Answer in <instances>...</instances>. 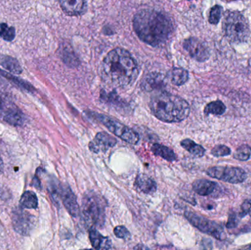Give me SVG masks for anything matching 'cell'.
<instances>
[{
    "label": "cell",
    "instance_id": "cell-31",
    "mask_svg": "<svg viewBox=\"0 0 251 250\" xmlns=\"http://www.w3.org/2000/svg\"><path fill=\"white\" fill-rule=\"evenodd\" d=\"M239 220L237 218V216L236 214H231L228 218V223L226 224V227L228 228H234L236 227L238 225Z\"/></svg>",
    "mask_w": 251,
    "mask_h": 250
},
{
    "label": "cell",
    "instance_id": "cell-18",
    "mask_svg": "<svg viewBox=\"0 0 251 250\" xmlns=\"http://www.w3.org/2000/svg\"><path fill=\"white\" fill-rule=\"evenodd\" d=\"M4 120L13 126H22L26 121L24 113L17 108H9L4 113Z\"/></svg>",
    "mask_w": 251,
    "mask_h": 250
},
{
    "label": "cell",
    "instance_id": "cell-8",
    "mask_svg": "<svg viewBox=\"0 0 251 250\" xmlns=\"http://www.w3.org/2000/svg\"><path fill=\"white\" fill-rule=\"evenodd\" d=\"M206 174L209 177L233 184L243 183L247 178L246 171L243 169L231 166L210 167L206 170Z\"/></svg>",
    "mask_w": 251,
    "mask_h": 250
},
{
    "label": "cell",
    "instance_id": "cell-9",
    "mask_svg": "<svg viewBox=\"0 0 251 250\" xmlns=\"http://www.w3.org/2000/svg\"><path fill=\"white\" fill-rule=\"evenodd\" d=\"M11 220L15 231L22 236H29L35 227V217L21 207L13 210Z\"/></svg>",
    "mask_w": 251,
    "mask_h": 250
},
{
    "label": "cell",
    "instance_id": "cell-25",
    "mask_svg": "<svg viewBox=\"0 0 251 250\" xmlns=\"http://www.w3.org/2000/svg\"><path fill=\"white\" fill-rule=\"evenodd\" d=\"M226 110V107L225 104L220 100H217V101H212L206 106L204 113L206 115H209V114L221 115L225 113Z\"/></svg>",
    "mask_w": 251,
    "mask_h": 250
},
{
    "label": "cell",
    "instance_id": "cell-34",
    "mask_svg": "<svg viewBox=\"0 0 251 250\" xmlns=\"http://www.w3.org/2000/svg\"><path fill=\"white\" fill-rule=\"evenodd\" d=\"M4 107V101H3L2 98L0 97V110Z\"/></svg>",
    "mask_w": 251,
    "mask_h": 250
},
{
    "label": "cell",
    "instance_id": "cell-32",
    "mask_svg": "<svg viewBox=\"0 0 251 250\" xmlns=\"http://www.w3.org/2000/svg\"><path fill=\"white\" fill-rule=\"evenodd\" d=\"M242 210L245 214H249L251 217V200H246L242 204Z\"/></svg>",
    "mask_w": 251,
    "mask_h": 250
},
{
    "label": "cell",
    "instance_id": "cell-13",
    "mask_svg": "<svg viewBox=\"0 0 251 250\" xmlns=\"http://www.w3.org/2000/svg\"><path fill=\"white\" fill-rule=\"evenodd\" d=\"M165 85V77L159 73H149L141 82L142 89L147 92L162 89Z\"/></svg>",
    "mask_w": 251,
    "mask_h": 250
},
{
    "label": "cell",
    "instance_id": "cell-14",
    "mask_svg": "<svg viewBox=\"0 0 251 250\" xmlns=\"http://www.w3.org/2000/svg\"><path fill=\"white\" fill-rule=\"evenodd\" d=\"M60 7L68 16H78L86 9L85 0H60Z\"/></svg>",
    "mask_w": 251,
    "mask_h": 250
},
{
    "label": "cell",
    "instance_id": "cell-7",
    "mask_svg": "<svg viewBox=\"0 0 251 250\" xmlns=\"http://www.w3.org/2000/svg\"><path fill=\"white\" fill-rule=\"evenodd\" d=\"M184 217L190 222V224L193 225L202 233L209 235L218 240L223 241L226 238L224 227L216 222L212 221L191 211H186L184 213Z\"/></svg>",
    "mask_w": 251,
    "mask_h": 250
},
{
    "label": "cell",
    "instance_id": "cell-24",
    "mask_svg": "<svg viewBox=\"0 0 251 250\" xmlns=\"http://www.w3.org/2000/svg\"><path fill=\"white\" fill-rule=\"evenodd\" d=\"M181 145L183 148L187 150L189 153L193 154L195 157H202L204 156L205 151L204 148L201 145L196 143L194 141L191 140L190 139H186L181 141Z\"/></svg>",
    "mask_w": 251,
    "mask_h": 250
},
{
    "label": "cell",
    "instance_id": "cell-21",
    "mask_svg": "<svg viewBox=\"0 0 251 250\" xmlns=\"http://www.w3.org/2000/svg\"><path fill=\"white\" fill-rule=\"evenodd\" d=\"M168 76L171 82L177 86L184 85L189 79V73L187 70L181 68H174L171 69Z\"/></svg>",
    "mask_w": 251,
    "mask_h": 250
},
{
    "label": "cell",
    "instance_id": "cell-20",
    "mask_svg": "<svg viewBox=\"0 0 251 250\" xmlns=\"http://www.w3.org/2000/svg\"><path fill=\"white\" fill-rule=\"evenodd\" d=\"M0 76H2L4 79H7L9 82H11L13 85H16L21 89L25 90V91L31 92V93L35 91V88L29 82H26V81L20 79V78L16 77V76H13V75L10 74V73H7V71H4L1 69H0Z\"/></svg>",
    "mask_w": 251,
    "mask_h": 250
},
{
    "label": "cell",
    "instance_id": "cell-1",
    "mask_svg": "<svg viewBox=\"0 0 251 250\" xmlns=\"http://www.w3.org/2000/svg\"><path fill=\"white\" fill-rule=\"evenodd\" d=\"M138 73L135 60L123 48L112 50L101 63L103 80L115 88H126L132 85Z\"/></svg>",
    "mask_w": 251,
    "mask_h": 250
},
{
    "label": "cell",
    "instance_id": "cell-2",
    "mask_svg": "<svg viewBox=\"0 0 251 250\" xmlns=\"http://www.w3.org/2000/svg\"><path fill=\"white\" fill-rule=\"evenodd\" d=\"M133 26L137 36L152 46L165 43L173 32L172 22L166 15L149 9L134 16Z\"/></svg>",
    "mask_w": 251,
    "mask_h": 250
},
{
    "label": "cell",
    "instance_id": "cell-5",
    "mask_svg": "<svg viewBox=\"0 0 251 250\" xmlns=\"http://www.w3.org/2000/svg\"><path fill=\"white\" fill-rule=\"evenodd\" d=\"M82 213L85 221L91 227H101L105 221V204L97 194L85 195L82 200Z\"/></svg>",
    "mask_w": 251,
    "mask_h": 250
},
{
    "label": "cell",
    "instance_id": "cell-16",
    "mask_svg": "<svg viewBox=\"0 0 251 250\" xmlns=\"http://www.w3.org/2000/svg\"><path fill=\"white\" fill-rule=\"evenodd\" d=\"M218 186L215 182L206 179H201L193 182V189L201 196H209L215 192Z\"/></svg>",
    "mask_w": 251,
    "mask_h": 250
},
{
    "label": "cell",
    "instance_id": "cell-33",
    "mask_svg": "<svg viewBox=\"0 0 251 250\" xmlns=\"http://www.w3.org/2000/svg\"><path fill=\"white\" fill-rule=\"evenodd\" d=\"M32 185H33V186H35V187L37 188L38 189H41V182H40L39 179L37 177L34 178L33 180H32Z\"/></svg>",
    "mask_w": 251,
    "mask_h": 250
},
{
    "label": "cell",
    "instance_id": "cell-3",
    "mask_svg": "<svg viewBox=\"0 0 251 250\" xmlns=\"http://www.w3.org/2000/svg\"><path fill=\"white\" fill-rule=\"evenodd\" d=\"M152 114L161 121L177 123L185 120L190 113L188 103L181 97L163 92L151 100Z\"/></svg>",
    "mask_w": 251,
    "mask_h": 250
},
{
    "label": "cell",
    "instance_id": "cell-29",
    "mask_svg": "<svg viewBox=\"0 0 251 250\" xmlns=\"http://www.w3.org/2000/svg\"><path fill=\"white\" fill-rule=\"evenodd\" d=\"M211 154L215 157H224L229 156L231 151L226 145H218L212 148Z\"/></svg>",
    "mask_w": 251,
    "mask_h": 250
},
{
    "label": "cell",
    "instance_id": "cell-17",
    "mask_svg": "<svg viewBox=\"0 0 251 250\" xmlns=\"http://www.w3.org/2000/svg\"><path fill=\"white\" fill-rule=\"evenodd\" d=\"M134 185L139 191L148 195L154 193L156 191V182L145 174H140L137 176Z\"/></svg>",
    "mask_w": 251,
    "mask_h": 250
},
{
    "label": "cell",
    "instance_id": "cell-26",
    "mask_svg": "<svg viewBox=\"0 0 251 250\" xmlns=\"http://www.w3.org/2000/svg\"><path fill=\"white\" fill-rule=\"evenodd\" d=\"M234 158L239 161H246L251 158V147L243 145L237 148L234 154Z\"/></svg>",
    "mask_w": 251,
    "mask_h": 250
},
{
    "label": "cell",
    "instance_id": "cell-22",
    "mask_svg": "<svg viewBox=\"0 0 251 250\" xmlns=\"http://www.w3.org/2000/svg\"><path fill=\"white\" fill-rule=\"evenodd\" d=\"M19 206L24 209H36L38 206L36 194L32 191L25 192L19 201Z\"/></svg>",
    "mask_w": 251,
    "mask_h": 250
},
{
    "label": "cell",
    "instance_id": "cell-28",
    "mask_svg": "<svg viewBox=\"0 0 251 250\" xmlns=\"http://www.w3.org/2000/svg\"><path fill=\"white\" fill-rule=\"evenodd\" d=\"M223 7L220 5H215L211 9L209 13V22L212 24H218L221 20Z\"/></svg>",
    "mask_w": 251,
    "mask_h": 250
},
{
    "label": "cell",
    "instance_id": "cell-19",
    "mask_svg": "<svg viewBox=\"0 0 251 250\" xmlns=\"http://www.w3.org/2000/svg\"><path fill=\"white\" fill-rule=\"evenodd\" d=\"M0 65L6 70L14 74H21L23 71L19 61L10 56L0 54Z\"/></svg>",
    "mask_w": 251,
    "mask_h": 250
},
{
    "label": "cell",
    "instance_id": "cell-12",
    "mask_svg": "<svg viewBox=\"0 0 251 250\" xmlns=\"http://www.w3.org/2000/svg\"><path fill=\"white\" fill-rule=\"evenodd\" d=\"M60 198L63 201L65 208L73 217H76L79 214V207L76 196L69 186H61Z\"/></svg>",
    "mask_w": 251,
    "mask_h": 250
},
{
    "label": "cell",
    "instance_id": "cell-27",
    "mask_svg": "<svg viewBox=\"0 0 251 250\" xmlns=\"http://www.w3.org/2000/svg\"><path fill=\"white\" fill-rule=\"evenodd\" d=\"M0 36L4 40V41H10L14 40L16 37V30L13 26H9L7 23H0Z\"/></svg>",
    "mask_w": 251,
    "mask_h": 250
},
{
    "label": "cell",
    "instance_id": "cell-10",
    "mask_svg": "<svg viewBox=\"0 0 251 250\" xmlns=\"http://www.w3.org/2000/svg\"><path fill=\"white\" fill-rule=\"evenodd\" d=\"M184 48L197 61L204 62L210 57V52L206 44L197 38H190L185 40Z\"/></svg>",
    "mask_w": 251,
    "mask_h": 250
},
{
    "label": "cell",
    "instance_id": "cell-11",
    "mask_svg": "<svg viewBox=\"0 0 251 250\" xmlns=\"http://www.w3.org/2000/svg\"><path fill=\"white\" fill-rule=\"evenodd\" d=\"M117 143L116 138L105 132H100L97 134L94 141L90 142L89 148L94 153L100 151H107L110 148H113Z\"/></svg>",
    "mask_w": 251,
    "mask_h": 250
},
{
    "label": "cell",
    "instance_id": "cell-6",
    "mask_svg": "<svg viewBox=\"0 0 251 250\" xmlns=\"http://www.w3.org/2000/svg\"><path fill=\"white\" fill-rule=\"evenodd\" d=\"M92 116L106 126L110 132L128 143L136 145L140 140V136L137 132L118 120L99 113H92Z\"/></svg>",
    "mask_w": 251,
    "mask_h": 250
},
{
    "label": "cell",
    "instance_id": "cell-23",
    "mask_svg": "<svg viewBox=\"0 0 251 250\" xmlns=\"http://www.w3.org/2000/svg\"><path fill=\"white\" fill-rule=\"evenodd\" d=\"M151 150L153 154L158 156V157H160L161 158L164 159L167 161L173 162V161L176 160V155L174 151L168 147L165 146V145L154 144L151 147Z\"/></svg>",
    "mask_w": 251,
    "mask_h": 250
},
{
    "label": "cell",
    "instance_id": "cell-4",
    "mask_svg": "<svg viewBox=\"0 0 251 250\" xmlns=\"http://www.w3.org/2000/svg\"><path fill=\"white\" fill-rule=\"evenodd\" d=\"M223 29L226 36L231 42H246L250 37L249 23L239 12L229 11L226 13Z\"/></svg>",
    "mask_w": 251,
    "mask_h": 250
},
{
    "label": "cell",
    "instance_id": "cell-15",
    "mask_svg": "<svg viewBox=\"0 0 251 250\" xmlns=\"http://www.w3.org/2000/svg\"><path fill=\"white\" fill-rule=\"evenodd\" d=\"M90 241L92 247L97 250H109L112 248V242L110 238L100 234L95 227H91L89 233Z\"/></svg>",
    "mask_w": 251,
    "mask_h": 250
},
{
    "label": "cell",
    "instance_id": "cell-35",
    "mask_svg": "<svg viewBox=\"0 0 251 250\" xmlns=\"http://www.w3.org/2000/svg\"><path fill=\"white\" fill-rule=\"evenodd\" d=\"M247 249L251 250V245H249V247H248Z\"/></svg>",
    "mask_w": 251,
    "mask_h": 250
},
{
    "label": "cell",
    "instance_id": "cell-30",
    "mask_svg": "<svg viewBox=\"0 0 251 250\" xmlns=\"http://www.w3.org/2000/svg\"><path fill=\"white\" fill-rule=\"evenodd\" d=\"M114 233L116 237L119 239H125V240H129L131 239V234L128 229L125 226H118L114 229Z\"/></svg>",
    "mask_w": 251,
    "mask_h": 250
}]
</instances>
